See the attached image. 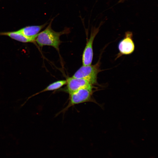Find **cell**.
<instances>
[{
	"label": "cell",
	"instance_id": "cell-9",
	"mask_svg": "<svg viewBox=\"0 0 158 158\" xmlns=\"http://www.w3.org/2000/svg\"><path fill=\"white\" fill-rule=\"evenodd\" d=\"M66 84V80H59L52 83L49 85L45 88L42 90L34 94L27 98V99L26 101L21 105V106H23L29 99L43 92L57 90Z\"/></svg>",
	"mask_w": 158,
	"mask_h": 158
},
{
	"label": "cell",
	"instance_id": "cell-8",
	"mask_svg": "<svg viewBox=\"0 0 158 158\" xmlns=\"http://www.w3.org/2000/svg\"><path fill=\"white\" fill-rule=\"evenodd\" d=\"M0 35L8 36L13 39L23 43L35 42V39L27 37L18 30L12 32H0Z\"/></svg>",
	"mask_w": 158,
	"mask_h": 158
},
{
	"label": "cell",
	"instance_id": "cell-10",
	"mask_svg": "<svg viewBox=\"0 0 158 158\" xmlns=\"http://www.w3.org/2000/svg\"><path fill=\"white\" fill-rule=\"evenodd\" d=\"M124 0H119V2H121V1H123Z\"/></svg>",
	"mask_w": 158,
	"mask_h": 158
},
{
	"label": "cell",
	"instance_id": "cell-4",
	"mask_svg": "<svg viewBox=\"0 0 158 158\" xmlns=\"http://www.w3.org/2000/svg\"><path fill=\"white\" fill-rule=\"evenodd\" d=\"M99 27L92 28L90 37L86 43L83 54V65H89L92 64L93 55V44L94 39L99 31Z\"/></svg>",
	"mask_w": 158,
	"mask_h": 158
},
{
	"label": "cell",
	"instance_id": "cell-6",
	"mask_svg": "<svg viewBox=\"0 0 158 158\" xmlns=\"http://www.w3.org/2000/svg\"><path fill=\"white\" fill-rule=\"evenodd\" d=\"M66 80V90L69 94L82 88H93V85L84 79L72 76L67 78Z\"/></svg>",
	"mask_w": 158,
	"mask_h": 158
},
{
	"label": "cell",
	"instance_id": "cell-5",
	"mask_svg": "<svg viewBox=\"0 0 158 158\" xmlns=\"http://www.w3.org/2000/svg\"><path fill=\"white\" fill-rule=\"evenodd\" d=\"M135 46L133 40V33L128 31L125 34L124 38L118 44V49L121 55H129L132 54L135 50Z\"/></svg>",
	"mask_w": 158,
	"mask_h": 158
},
{
	"label": "cell",
	"instance_id": "cell-1",
	"mask_svg": "<svg viewBox=\"0 0 158 158\" xmlns=\"http://www.w3.org/2000/svg\"><path fill=\"white\" fill-rule=\"evenodd\" d=\"M54 19L51 20L47 26L43 31L38 34L35 38V42L40 47L50 46L59 51V46L61 42L60 39V36L68 33L70 30L69 28H66L59 32L54 31L51 27Z\"/></svg>",
	"mask_w": 158,
	"mask_h": 158
},
{
	"label": "cell",
	"instance_id": "cell-2",
	"mask_svg": "<svg viewBox=\"0 0 158 158\" xmlns=\"http://www.w3.org/2000/svg\"><path fill=\"white\" fill-rule=\"evenodd\" d=\"M99 63L94 65L82 66L74 74L72 77L84 79L92 85L97 83V76L100 72Z\"/></svg>",
	"mask_w": 158,
	"mask_h": 158
},
{
	"label": "cell",
	"instance_id": "cell-7",
	"mask_svg": "<svg viewBox=\"0 0 158 158\" xmlns=\"http://www.w3.org/2000/svg\"><path fill=\"white\" fill-rule=\"evenodd\" d=\"M48 24V23L47 22L41 25L26 26L18 31L27 37L35 39L40 31Z\"/></svg>",
	"mask_w": 158,
	"mask_h": 158
},
{
	"label": "cell",
	"instance_id": "cell-3",
	"mask_svg": "<svg viewBox=\"0 0 158 158\" xmlns=\"http://www.w3.org/2000/svg\"><path fill=\"white\" fill-rule=\"evenodd\" d=\"M93 88L85 87L69 94V101L66 108L76 104L90 101Z\"/></svg>",
	"mask_w": 158,
	"mask_h": 158
}]
</instances>
